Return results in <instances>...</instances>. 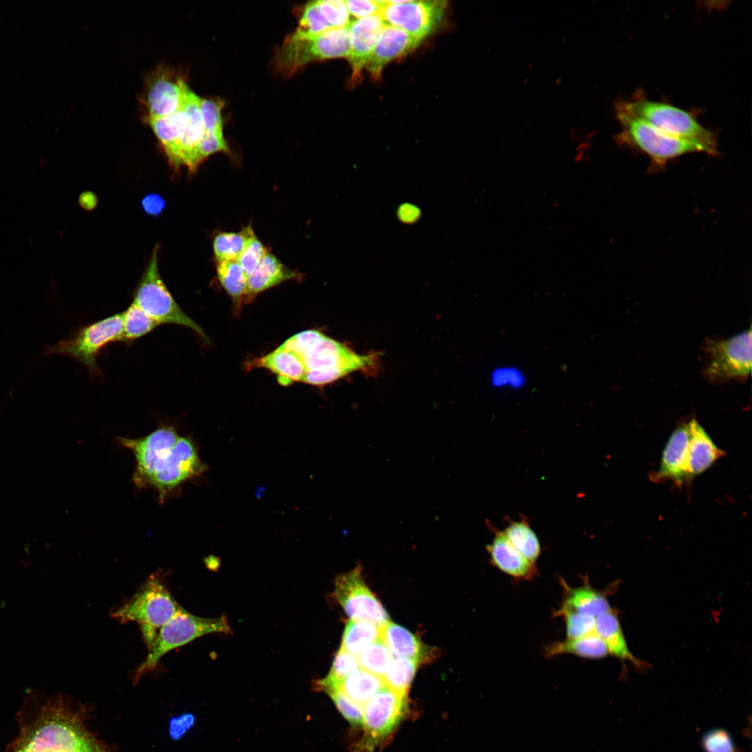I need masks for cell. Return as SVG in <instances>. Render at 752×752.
<instances>
[{"label":"cell","instance_id":"cell-41","mask_svg":"<svg viewBox=\"0 0 752 752\" xmlns=\"http://www.w3.org/2000/svg\"><path fill=\"white\" fill-rule=\"evenodd\" d=\"M324 691L329 696L340 713L352 726L363 728V706L355 703L338 689H330Z\"/></svg>","mask_w":752,"mask_h":752},{"label":"cell","instance_id":"cell-15","mask_svg":"<svg viewBox=\"0 0 752 752\" xmlns=\"http://www.w3.org/2000/svg\"><path fill=\"white\" fill-rule=\"evenodd\" d=\"M188 87L184 78L172 68L161 65L147 77L141 101L147 110L146 120L172 113L180 109Z\"/></svg>","mask_w":752,"mask_h":752},{"label":"cell","instance_id":"cell-21","mask_svg":"<svg viewBox=\"0 0 752 752\" xmlns=\"http://www.w3.org/2000/svg\"><path fill=\"white\" fill-rule=\"evenodd\" d=\"M486 549L491 563L505 574L518 579H529L536 573L535 565L511 545L503 531H495Z\"/></svg>","mask_w":752,"mask_h":752},{"label":"cell","instance_id":"cell-23","mask_svg":"<svg viewBox=\"0 0 752 752\" xmlns=\"http://www.w3.org/2000/svg\"><path fill=\"white\" fill-rule=\"evenodd\" d=\"M300 278L299 272L289 269L268 251L255 271L248 276L244 302L251 301L258 294L284 281Z\"/></svg>","mask_w":752,"mask_h":752},{"label":"cell","instance_id":"cell-35","mask_svg":"<svg viewBox=\"0 0 752 752\" xmlns=\"http://www.w3.org/2000/svg\"><path fill=\"white\" fill-rule=\"evenodd\" d=\"M393 655L380 637L358 655L361 669L383 678L393 659Z\"/></svg>","mask_w":752,"mask_h":752},{"label":"cell","instance_id":"cell-45","mask_svg":"<svg viewBox=\"0 0 752 752\" xmlns=\"http://www.w3.org/2000/svg\"><path fill=\"white\" fill-rule=\"evenodd\" d=\"M490 378L492 385L497 388L519 389L525 384L524 374L512 367L496 368L492 372Z\"/></svg>","mask_w":752,"mask_h":752},{"label":"cell","instance_id":"cell-31","mask_svg":"<svg viewBox=\"0 0 752 752\" xmlns=\"http://www.w3.org/2000/svg\"><path fill=\"white\" fill-rule=\"evenodd\" d=\"M511 545L529 562L535 565L541 547L539 539L526 518L511 522L503 531Z\"/></svg>","mask_w":752,"mask_h":752},{"label":"cell","instance_id":"cell-36","mask_svg":"<svg viewBox=\"0 0 752 752\" xmlns=\"http://www.w3.org/2000/svg\"><path fill=\"white\" fill-rule=\"evenodd\" d=\"M122 313V341L130 342L136 340L159 324L133 302Z\"/></svg>","mask_w":752,"mask_h":752},{"label":"cell","instance_id":"cell-40","mask_svg":"<svg viewBox=\"0 0 752 752\" xmlns=\"http://www.w3.org/2000/svg\"><path fill=\"white\" fill-rule=\"evenodd\" d=\"M223 107V101L218 97L201 98V112L205 134L224 135L221 113Z\"/></svg>","mask_w":752,"mask_h":752},{"label":"cell","instance_id":"cell-43","mask_svg":"<svg viewBox=\"0 0 752 752\" xmlns=\"http://www.w3.org/2000/svg\"><path fill=\"white\" fill-rule=\"evenodd\" d=\"M701 746L704 752H737L729 732L721 728L707 731L702 737Z\"/></svg>","mask_w":752,"mask_h":752},{"label":"cell","instance_id":"cell-13","mask_svg":"<svg viewBox=\"0 0 752 752\" xmlns=\"http://www.w3.org/2000/svg\"><path fill=\"white\" fill-rule=\"evenodd\" d=\"M446 6L444 1H384L379 15L384 24L422 41L440 23Z\"/></svg>","mask_w":752,"mask_h":752},{"label":"cell","instance_id":"cell-18","mask_svg":"<svg viewBox=\"0 0 752 752\" xmlns=\"http://www.w3.org/2000/svg\"><path fill=\"white\" fill-rule=\"evenodd\" d=\"M384 24L379 14L351 21L347 60L352 68V84L361 80V72L373 56Z\"/></svg>","mask_w":752,"mask_h":752},{"label":"cell","instance_id":"cell-22","mask_svg":"<svg viewBox=\"0 0 752 752\" xmlns=\"http://www.w3.org/2000/svg\"><path fill=\"white\" fill-rule=\"evenodd\" d=\"M558 579L563 597L560 607L595 618L611 609L606 595L593 588L587 578L583 579L581 586L575 588L570 586L562 577Z\"/></svg>","mask_w":752,"mask_h":752},{"label":"cell","instance_id":"cell-44","mask_svg":"<svg viewBox=\"0 0 752 752\" xmlns=\"http://www.w3.org/2000/svg\"><path fill=\"white\" fill-rule=\"evenodd\" d=\"M267 252V249L255 234L236 260L249 276L255 271Z\"/></svg>","mask_w":752,"mask_h":752},{"label":"cell","instance_id":"cell-14","mask_svg":"<svg viewBox=\"0 0 752 752\" xmlns=\"http://www.w3.org/2000/svg\"><path fill=\"white\" fill-rule=\"evenodd\" d=\"M361 570L357 567L338 576L335 596L350 620H366L381 627L389 620L388 613L364 582Z\"/></svg>","mask_w":752,"mask_h":752},{"label":"cell","instance_id":"cell-20","mask_svg":"<svg viewBox=\"0 0 752 752\" xmlns=\"http://www.w3.org/2000/svg\"><path fill=\"white\" fill-rule=\"evenodd\" d=\"M689 438L687 452V481L710 469L726 455L719 448L703 427L695 418L689 422Z\"/></svg>","mask_w":752,"mask_h":752},{"label":"cell","instance_id":"cell-33","mask_svg":"<svg viewBox=\"0 0 752 752\" xmlns=\"http://www.w3.org/2000/svg\"><path fill=\"white\" fill-rule=\"evenodd\" d=\"M255 235L251 224L240 232H222L213 240V251L217 262L236 260L250 239Z\"/></svg>","mask_w":752,"mask_h":752},{"label":"cell","instance_id":"cell-19","mask_svg":"<svg viewBox=\"0 0 752 752\" xmlns=\"http://www.w3.org/2000/svg\"><path fill=\"white\" fill-rule=\"evenodd\" d=\"M421 41L405 31L384 24L366 69L374 80H378L384 68L391 61L416 49Z\"/></svg>","mask_w":752,"mask_h":752},{"label":"cell","instance_id":"cell-26","mask_svg":"<svg viewBox=\"0 0 752 752\" xmlns=\"http://www.w3.org/2000/svg\"><path fill=\"white\" fill-rule=\"evenodd\" d=\"M543 652L546 657L570 654L588 659H600L609 654L606 644L595 632L583 636L551 643L545 647Z\"/></svg>","mask_w":752,"mask_h":752},{"label":"cell","instance_id":"cell-6","mask_svg":"<svg viewBox=\"0 0 752 752\" xmlns=\"http://www.w3.org/2000/svg\"><path fill=\"white\" fill-rule=\"evenodd\" d=\"M617 110L639 118L673 136L698 142L717 152L716 139L690 113L664 102L636 99L619 104Z\"/></svg>","mask_w":752,"mask_h":752},{"label":"cell","instance_id":"cell-2","mask_svg":"<svg viewBox=\"0 0 752 752\" xmlns=\"http://www.w3.org/2000/svg\"><path fill=\"white\" fill-rule=\"evenodd\" d=\"M181 608L165 585L162 574H152L111 616L120 623L136 622L149 649L161 627Z\"/></svg>","mask_w":752,"mask_h":752},{"label":"cell","instance_id":"cell-8","mask_svg":"<svg viewBox=\"0 0 752 752\" xmlns=\"http://www.w3.org/2000/svg\"><path fill=\"white\" fill-rule=\"evenodd\" d=\"M703 376L710 383L746 380L751 370V327L732 337L707 338L702 345Z\"/></svg>","mask_w":752,"mask_h":752},{"label":"cell","instance_id":"cell-42","mask_svg":"<svg viewBox=\"0 0 752 752\" xmlns=\"http://www.w3.org/2000/svg\"><path fill=\"white\" fill-rule=\"evenodd\" d=\"M319 9L331 28L348 27L351 20L345 1L342 0L317 1Z\"/></svg>","mask_w":752,"mask_h":752},{"label":"cell","instance_id":"cell-48","mask_svg":"<svg viewBox=\"0 0 752 752\" xmlns=\"http://www.w3.org/2000/svg\"><path fill=\"white\" fill-rule=\"evenodd\" d=\"M144 212L151 217L159 216L166 207L165 200L158 194H149L141 200Z\"/></svg>","mask_w":752,"mask_h":752},{"label":"cell","instance_id":"cell-1","mask_svg":"<svg viewBox=\"0 0 752 752\" xmlns=\"http://www.w3.org/2000/svg\"><path fill=\"white\" fill-rule=\"evenodd\" d=\"M120 442L134 455L135 483L156 489L161 500L204 469L191 440L179 436L171 426L139 439L121 438Z\"/></svg>","mask_w":752,"mask_h":752},{"label":"cell","instance_id":"cell-12","mask_svg":"<svg viewBox=\"0 0 752 752\" xmlns=\"http://www.w3.org/2000/svg\"><path fill=\"white\" fill-rule=\"evenodd\" d=\"M407 696L385 685L363 706L364 748L373 749L399 726L407 712Z\"/></svg>","mask_w":752,"mask_h":752},{"label":"cell","instance_id":"cell-3","mask_svg":"<svg viewBox=\"0 0 752 752\" xmlns=\"http://www.w3.org/2000/svg\"><path fill=\"white\" fill-rule=\"evenodd\" d=\"M375 353L361 355L322 333L301 356L306 374L302 382L321 386L358 370H370L378 363Z\"/></svg>","mask_w":752,"mask_h":752},{"label":"cell","instance_id":"cell-47","mask_svg":"<svg viewBox=\"0 0 752 752\" xmlns=\"http://www.w3.org/2000/svg\"><path fill=\"white\" fill-rule=\"evenodd\" d=\"M195 717L191 713L173 717L169 722V734L174 740L181 738L194 724Z\"/></svg>","mask_w":752,"mask_h":752},{"label":"cell","instance_id":"cell-50","mask_svg":"<svg viewBox=\"0 0 752 752\" xmlns=\"http://www.w3.org/2000/svg\"><path fill=\"white\" fill-rule=\"evenodd\" d=\"M400 217L407 222L414 221L418 217V209L412 205L402 206L399 211Z\"/></svg>","mask_w":752,"mask_h":752},{"label":"cell","instance_id":"cell-5","mask_svg":"<svg viewBox=\"0 0 752 752\" xmlns=\"http://www.w3.org/2000/svg\"><path fill=\"white\" fill-rule=\"evenodd\" d=\"M95 745L82 718L60 710L43 718L16 752H93Z\"/></svg>","mask_w":752,"mask_h":752},{"label":"cell","instance_id":"cell-46","mask_svg":"<svg viewBox=\"0 0 752 752\" xmlns=\"http://www.w3.org/2000/svg\"><path fill=\"white\" fill-rule=\"evenodd\" d=\"M344 1L350 15L357 19L379 15L384 6V1L349 0Z\"/></svg>","mask_w":752,"mask_h":752},{"label":"cell","instance_id":"cell-7","mask_svg":"<svg viewBox=\"0 0 752 752\" xmlns=\"http://www.w3.org/2000/svg\"><path fill=\"white\" fill-rule=\"evenodd\" d=\"M617 117L622 128L618 141L645 154L656 166L691 152L714 155L702 143L667 134L620 110Z\"/></svg>","mask_w":752,"mask_h":752},{"label":"cell","instance_id":"cell-39","mask_svg":"<svg viewBox=\"0 0 752 752\" xmlns=\"http://www.w3.org/2000/svg\"><path fill=\"white\" fill-rule=\"evenodd\" d=\"M554 615L564 619L567 639L583 636L594 632L595 618L593 616L562 607L555 611Z\"/></svg>","mask_w":752,"mask_h":752},{"label":"cell","instance_id":"cell-4","mask_svg":"<svg viewBox=\"0 0 752 752\" xmlns=\"http://www.w3.org/2000/svg\"><path fill=\"white\" fill-rule=\"evenodd\" d=\"M227 618L221 616L207 618L194 616L182 607L159 630L144 660L134 670L133 682L155 668L159 660L171 650L183 646L194 639L211 633H229Z\"/></svg>","mask_w":752,"mask_h":752},{"label":"cell","instance_id":"cell-27","mask_svg":"<svg viewBox=\"0 0 752 752\" xmlns=\"http://www.w3.org/2000/svg\"><path fill=\"white\" fill-rule=\"evenodd\" d=\"M594 632L604 642L610 654L638 664L628 648L619 620L612 609L595 618Z\"/></svg>","mask_w":752,"mask_h":752},{"label":"cell","instance_id":"cell-38","mask_svg":"<svg viewBox=\"0 0 752 752\" xmlns=\"http://www.w3.org/2000/svg\"><path fill=\"white\" fill-rule=\"evenodd\" d=\"M333 29L322 16L317 1H309L301 9L299 25L292 35L309 37L322 33Z\"/></svg>","mask_w":752,"mask_h":752},{"label":"cell","instance_id":"cell-37","mask_svg":"<svg viewBox=\"0 0 752 752\" xmlns=\"http://www.w3.org/2000/svg\"><path fill=\"white\" fill-rule=\"evenodd\" d=\"M361 669L357 656L339 649L328 675L318 682L320 689H338L341 681L350 673Z\"/></svg>","mask_w":752,"mask_h":752},{"label":"cell","instance_id":"cell-17","mask_svg":"<svg viewBox=\"0 0 752 752\" xmlns=\"http://www.w3.org/2000/svg\"><path fill=\"white\" fill-rule=\"evenodd\" d=\"M689 438V423L677 425L663 449L659 467L650 474L655 483L672 482L682 487L687 481V452Z\"/></svg>","mask_w":752,"mask_h":752},{"label":"cell","instance_id":"cell-11","mask_svg":"<svg viewBox=\"0 0 752 752\" xmlns=\"http://www.w3.org/2000/svg\"><path fill=\"white\" fill-rule=\"evenodd\" d=\"M123 313H116L81 328L73 336L48 345L45 352L71 357L91 371L97 370V358L108 344L121 340Z\"/></svg>","mask_w":752,"mask_h":752},{"label":"cell","instance_id":"cell-29","mask_svg":"<svg viewBox=\"0 0 752 752\" xmlns=\"http://www.w3.org/2000/svg\"><path fill=\"white\" fill-rule=\"evenodd\" d=\"M146 120L166 154L182 137L187 126V114L182 104L180 109L172 113Z\"/></svg>","mask_w":752,"mask_h":752},{"label":"cell","instance_id":"cell-9","mask_svg":"<svg viewBox=\"0 0 752 752\" xmlns=\"http://www.w3.org/2000/svg\"><path fill=\"white\" fill-rule=\"evenodd\" d=\"M158 251L157 244L135 288L132 302L159 324L189 327L208 343L209 338L202 328L181 309L164 283L158 267Z\"/></svg>","mask_w":752,"mask_h":752},{"label":"cell","instance_id":"cell-16","mask_svg":"<svg viewBox=\"0 0 752 752\" xmlns=\"http://www.w3.org/2000/svg\"><path fill=\"white\" fill-rule=\"evenodd\" d=\"M183 106L187 114L185 130L180 139L166 155L174 169H178L185 166L190 173H193L199 166L197 152L203 136L204 128L201 112V97L189 86L185 91Z\"/></svg>","mask_w":752,"mask_h":752},{"label":"cell","instance_id":"cell-32","mask_svg":"<svg viewBox=\"0 0 752 752\" xmlns=\"http://www.w3.org/2000/svg\"><path fill=\"white\" fill-rule=\"evenodd\" d=\"M218 279L230 296L235 307L244 302L247 289L248 276L237 260L217 262Z\"/></svg>","mask_w":752,"mask_h":752},{"label":"cell","instance_id":"cell-10","mask_svg":"<svg viewBox=\"0 0 752 752\" xmlns=\"http://www.w3.org/2000/svg\"><path fill=\"white\" fill-rule=\"evenodd\" d=\"M350 52L349 26L333 28L309 37L291 34L279 50L276 61L280 70L291 74L311 62L336 58L347 59Z\"/></svg>","mask_w":752,"mask_h":752},{"label":"cell","instance_id":"cell-25","mask_svg":"<svg viewBox=\"0 0 752 752\" xmlns=\"http://www.w3.org/2000/svg\"><path fill=\"white\" fill-rule=\"evenodd\" d=\"M250 366L269 370L276 375L279 383L283 386L302 382L306 374L300 357L281 345L268 354L256 359Z\"/></svg>","mask_w":752,"mask_h":752},{"label":"cell","instance_id":"cell-49","mask_svg":"<svg viewBox=\"0 0 752 752\" xmlns=\"http://www.w3.org/2000/svg\"><path fill=\"white\" fill-rule=\"evenodd\" d=\"M79 203L85 210H91L97 205V198L94 193L85 191L80 195Z\"/></svg>","mask_w":752,"mask_h":752},{"label":"cell","instance_id":"cell-34","mask_svg":"<svg viewBox=\"0 0 752 752\" xmlns=\"http://www.w3.org/2000/svg\"><path fill=\"white\" fill-rule=\"evenodd\" d=\"M418 664L411 659L393 657L383 677L385 685L398 693L407 695Z\"/></svg>","mask_w":752,"mask_h":752},{"label":"cell","instance_id":"cell-30","mask_svg":"<svg viewBox=\"0 0 752 752\" xmlns=\"http://www.w3.org/2000/svg\"><path fill=\"white\" fill-rule=\"evenodd\" d=\"M380 637V626L366 620H350L345 626L340 648L357 656Z\"/></svg>","mask_w":752,"mask_h":752},{"label":"cell","instance_id":"cell-24","mask_svg":"<svg viewBox=\"0 0 752 752\" xmlns=\"http://www.w3.org/2000/svg\"><path fill=\"white\" fill-rule=\"evenodd\" d=\"M381 638L393 657L408 658L421 663L428 660L432 653L416 635L389 620L381 626Z\"/></svg>","mask_w":752,"mask_h":752},{"label":"cell","instance_id":"cell-28","mask_svg":"<svg viewBox=\"0 0 752 752\" xmlns=\"http://www.w3.org/2000/svg\"><path fill=\"white\" fill-rule=\"evenodd\" d=\"M384 686L382 677L359 669L347 675L338 690L355 703L363 706Z\"/></svg>","mask_w":752,"mask_h":752}]
</instances>
